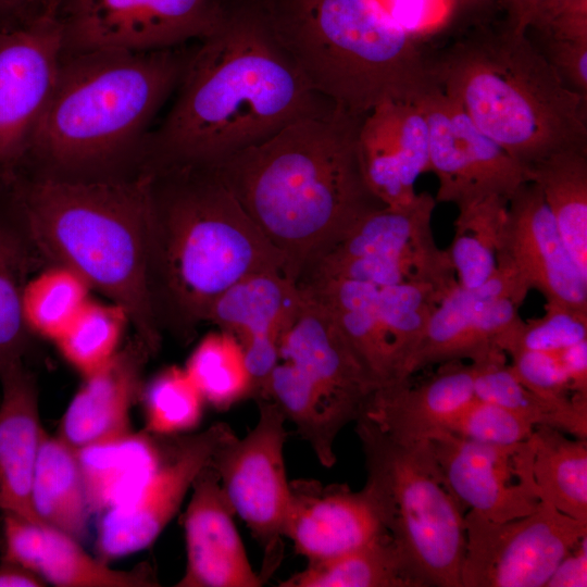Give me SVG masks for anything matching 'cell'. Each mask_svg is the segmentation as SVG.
<instances>
[{"label": "cell", "instance_id": "obj_1", "mask_svg": "<svg viewBox=\"0 0 587 587\" xmlns=\"http://www.w3.org/2000/svg\"><path fill=\"white\" fill-rule=\"evenodd\" d=\"M170 111L149 135L145 172L213 166L336 105L315 92L276 40L259 0H227L200 40Z\"/></svg>", "mask_w": 587, "mask_h": 587}, {"label": "cell", "instance_id": "obj_2", "mask_svg": "<svg viewBox=\"0 0 587 587\" xmlns=\"http://www.w3.org/2000/svg\"><path fill=\"white\" fill-rule=\"evenodd\" d=\"M364 116L335 107L301 117L212 166L297 284L361 221L386 207L363 171Z\"/></svg>", "mask_w": 587, "mask_h": 587}, {"label": "cell", "instance_id": "obj_3", "mask_svg": "<svg viewBox=\"0 0 587 587\" xmlns=\"http://www.w3.org/2000/svg\"><path fill=\"white\" fill-rule=\"evenodd\" d=\"M192 51L184 45L63 53L18 173L63 180L140 174L152 123L176 90Z\"/></svg>", "mask_w": 587, "mask_h": 587}, {"label": "cell", "instance_id": "obj_4", "mask_svg": "<svg viewBox=\"0 0 587 587\" xmlns=\"http://www.w3.org/2000/svg\"><path fill=\"white\" fill-rule=\"evenodd\" d=\"M149 174L148 277L154 315L182 341L242 279L284 274L280 254L212 166Z\"/></svg>", "mask_w": 587, "mask_h": 587}, {"label": "cell", "instance_id": "obj_5", "mask_svg": "<svg viewBox=\"0 0 587 587\" xmlns=\"http://www.w3.org/2000/svg\"><path fill=\"white\" fill-rule=\"evenodd\" d=\"M2 187L37 255L123 307L154 354L161 329L148 277L149 174L63 180L20 173Z\"/></svg>", "mask_w": 587, "mask_h": 587}, {"label": "cell", "instance_id": "obj_6", "mask_svg": "<svg viewBox=\"0 0 587 587\" xmlns=\"http://www.w3.org/2000/svg\"><path fill=\"white\" fill-rule=\"evenodd\" d=\"M429 65L441 92L528 171L554 153L587 148V97L566 85L527 34L508 27L475 35Z\"/></svg>", "mask_w": 587, "mask_h": 587}, {"label": "cell", "instance_id": "obj_7", "mask_svg": "<svg viewBox=\"0 0 587 587\" xmlns=\"http://www.w3.org/2000/svg\"><path fill=\"white\" fill-rule=\"evenodd\" d=\"M286 54L319 95L355 115L417 102L437 87L415 36L374 0H259Z\"/></svg>", "mask_w": 587, "mask_h": 587}, {"label": "cell", "instance_id": "obj_8", "mask_svg": "<svg viewBox=\"0 0 587 587\" xmlns=\"http://www.w3.org/2000/svg\"><path fill=\"white\" fill-rule=\"evenodd\" d=\"M354 421L387 532L427 586L461 587L465 514L429 440L396 437L363 412Z\"/></svg>", "mask_w": 587, "mask_h": 587}, {"label": "cell", "instance_id": "obj_9", "mask_svg": "<svg viewBox=\"0 0 587 587\" xmlns=\"http://www.w3.org/2000/svg\"><path fill=\"white\" fill-rule=\"evenodd\" d=\"M435 204V197L423 191L407 205L371 213L304 276L385 287L407 280L417 268L441 284L457 283L448 250L433 236Z\"/></svg>", "mask_w": 587, "mask_h": 587}, {"label": "cell", "instance_id": "obj_10", "mask_svg": "<svg viewBox=\"0 0 587 587\" xmlns=\"http://www.w3.org/2000/svg\"><path fill=\"white\" fill-rule=\"evenodd\" d=\"M257 402L254 427L242 438L229 437L212 463L235 514L263 549L259 575L266 583L283 560L290 485L284 460L286 419L271 400Z\"/></svg>", "mask_w": 587, "mask_h": 587}, {"label": "cell", "instance_id": "obj_11", "mask_svg": "<svg viewBox=\"0 0 587 587\" xmlns=\"http://www.w3.org/2000/svg\"><path fill=\"white\" fill-rule=\"evenodd\" d=\"M464 523L461 587H544L587 537V522L541 501L534 512L504 522L469 511Z\"/></svg>", "mask_w": 587, "mask_h": 587}, {"label": "cell", "instance_id": "obj_12", "mask_svg": "<svg viewBox=\"0 0 587 587\" xmlns=\"http://www.w3.org/2000/svg\"><path fill=\"white\" fill-rule=\"evenodd\" d=\"M227 0H60L63 53L153 51L199 41L220 25Z\"/></svg>", "mask_w": 587, "mask_h": 587}, {"label": "cell", "instance_id": "obj_13", "mask_svg": "<svg viewBox=\"0 0 587 587\" xmlns=\"http://www.w3.org/2000/svg\"><path fill=\"white\" fill-rule=\"evenodd\" d=\"M429 130V172L438 179L436 202L458 210L508 200L529 182L526 167L483 134L438 86L419 100Z\"/></svg>", "mask_w": 587, "mask_h": 587}, {"label": "cell", "instance_id": "obj_14", "mask_svg": "<svg viewBox=\"0 0 587 587\" xmlns=\"http://www.w3.org/2000/svg\"><path fill=\"white\" fill-rule=\"evenodd\" d=\"M63 54L57 16L0 30V185L22 168L54 89Z\"/></svg>", "mask_w": 587, "mask_h": 587}, {"label": "cell", "instance_id": "obj_15", "mask_svg": "<svg viewBox=\"0 0 587 587\" xmlns=\"http://www.w3.org/2000/svg\"><path fill=\"white\" fill-rule=\"evenodd\" d=\"M529 290L514 268L497 260L492 276L475 288L454 284L433 311L408 366L407 377L432 364L477 362L500 350L499 339L521 322Z\"/></svg>", "mask_w": 587, "mask_h": 587}, {"label": "cell", "instance_id": "obj_16", "mask_svg": "<svg viewBox=\"0 0 587 587\" xmlns=\"http://www.w3.org/2000/svg\"><path fill=\"white\" fill-rule=\"evenodd\" d=\"M234 434L228 424L217 422L164 441L160 463L146 484L104 512L97 537L100 554L115 559L150 546L177 513L197 475Z\"/></svg>", "mask_w": 587, "mask_h": 587}, {"label": "cell", "instance_id": "obj_17", "mask_svg": "<svg viewBox=\"0 0 587 587\" xmlns=\"http://www.w3.org/2000/svg\"><path fill=\"white\" fill-rule=\"evenodd\" d=\"M496 259L508 262L526 288L540 291L546 302L587 310V277L533 182L523 184L508 201Z\"/></svg>", "mask_w": 587, "mask_h": 587}, {"label": "cell", "instance_id": "obj_18", "mask_svg": "<svg viewBox=\"0 0 587 587\" xmlns=\"http://www.w3.org/2000/svg\"><path fill=\"white\" fill-rule=\"evenodd\" d=\"M289 485L284 535L308 563L340 557L389 534L365 486L352 491L345 484L323 485L314 479Z\"/></svg>", "mask_w": 587, "mask_h": 587}, {"label": "cell", "instance_id": "obj_19", "mask_svg": "<svg viewBox=\"0 0 587 587\" xmlns=\"http://www.w3.org/2000/svg\"><path fill=\"white\" fill-rule=\"evenodd\" d=\"M303 300L297 283L279 272L249 276L224 292L207 322L241 345L252 379L251 399L264 398L270 375L280 361V339Z\"/></svg>", "mask_w": 587, "mask_h": 587}, {"label": "cell", "instance_id": "obj_20", "mask_svg": "<svg viewBox=\"0 0 587 587\" xmlns=\"http://www.w3.org/2000/svg\"><path fill=\"white\" fill-rule=\"evenodd\" d=\"M452 495L464 508L490 521L504 522L534 512L539 500L530 482L519 479L516 446L474 441L441 429L428 438Z\"/></svg>", "mask_w": 587, "mask_h": 587}, {"label": "cell", "instance_id": "obj_21", "mask_svg": "<svg viewBox=\"0 0 587 587\" xmlns=\"http://www.w3.org/2000/svg\"><path fill=\"white\" fill-rule=\"evenodd\" d=\"M183 517L186 567L176 587H260L211 462L197 475Z\"/></svg>", "mask_w": 587, "mask_h": 587}, {"label": "cell", "instance_id": "obj_22", "mask_svg": "<svg viewBox=\"0 0 587 587\" xmlns=\"http://www.w3.org/2000/svg\"><path fill=\"white\" fill-rule=\"evenodd\" d=\"M302 294V303L280 339V360L294 364L332 407L354 421L378 386L329 312Z\"/></svg>", "mask_w": 587, "mask_h": 587}, {"label": "cell", "instance_id": "obj_23", "mask_svg": "<svg viewBox=\"0 0 587 587\" xmlns=\"http://www.w3.org/2000/svg\"><path fill=\"white\" fill-rule=\"evenodd\" d=\"M359 147L365 178L387 207L411 203L417 177L429 172V130L417 102L386 101L361 124Z\"/></svg>", "mask_w": 587, "mask_h": 587}, {"label": "cell", "instance_id": "obj_24", "mask_svg": "<svg viewBox=\"0 0 587 587\" xmlns=\"http://www.w3.org/2000/svg\"><path fill=\"white\" fill-rule=\"evenodd\" d=\"M60 587H154L149 564L123 571L89 555L80 542L51 526L2 513V554Z\"/></svg>", "mask_w": 587, "mask_h": 587}, {"label": "cell", "instance_id": "obj_25", "mask_svg": "<svg viewBox=\"0 0 587 587\" xmlns=\"http://www.w3.org/2000/svg\"><path fill=\"white\" fill-rule=\"evenodd\" d=\"M151 355L135 336L103 367L85 377L62 417L58 437L77 450L129 434V411L142 391V372Z\"/></svg>", "mask_w": 587, "mask_h": 587}, {"label": "cell", "instance_id": "obj_26", "mask_svg": "<svg viewBox=\"0 0 587 587\" xmlns=\"http://www.w3.org/2000/svg\"><path fill=\"white\" fill-rule=\"evenodd\" d=\"M0 511L42 524L32 503V484L45 430L34 375L15 364L0 373Z\"/></svg>", "mask_w": 587, "mask_h": 587}, {"label": "cell", "instance_id": "obj_27", "mask_svg": "<svg viewBox=\"0 0 587 587\" xmlns=\"http://www.w3.org/2000/svg\"><path fill=\"white\" fill-rule=\"evenodd\" d=\"M458 362L444 363L419 386L405 380L376 389L362 412L396 437L428 439L475 399L474 366Z\"/></svg>", "mask_w": 587, "mask_h": 587}, {"label": "cell", "instance_id": "obj_28", "mask_svg": "<svg viewBox=\"0 0 587 587\" xmlns=\"http://www.w3.org/2000/svg\"><path fill=\"white\" fill-rule=\"evenodd\" d=\"M299 287L333 316L378 388L402 383L391 336L376 304L379 287L346 278H308Z\"/></svg>", "mask_w": 587, "mask_h": 587}, {"label": "cell", "instance_id": "obj_29", "mask_svg": "<svg viewBox=\"0 0 587 587\" xmlns=\"http://www.w3.org/2000/svg\"><path fill=\"white\" fill-rule=\"evenodd\" d=\"M517 477L527 478L538 500L587 522V441L557 428L536 426L515 453Z\"/></svg>", "mask_w": 587, "mask_h": 587}, {"label": "cell", "instance_id": "obj_30", "mask_svg": "<svg viewBox=\"0 0 587 587\" xmlns=\"http://www.w3.org/2000/svg\"><path fill=\"white\" fill-rule=\"evenodd\" d=\"M163 442L145 432L76 450L90 513L105 512L133 497L160 463Z\"/></svg>", "mask_w": 587, "mask_h": 587}, {"label": "cell", "instance_id": "obj_31", "mask_svg": "<svg viewBox=\"0 0 587 587\" xmlns=\"http://www.w3.org/2000/svg\"><path fill=\"white\" fill-rule=\"evenodd\" d=\"M39 521L82 541L90 513L76 450L60 437H42L32 484Z\"/></svg>", "mask_w": 587, "mask_h": 587}, {"label": "cell", "instance_id": "obj_32", "mask_svg": "<svg viewBox=\"0 0 587 587\" xmlns=\"http://www.w3.org/2000/svg\"><path fill=\"white\" fill-rule=\"evenodd\" d=\"M280 587H425L389 534L340 557L309 562Z\"/></svg>", "mask_w": 587, "mask_h": 587}, {"label": "cell", "instance_id": "obj_33", "mask_svg": "<svg viewBox=\"0 0 587 587\" xmlns=\"http://www.w3.org/2000/svg\"><path fill=\"white\" fill-rule=\"evenodd\" d=\"M507 354L497 350L471 362L474 366V395L482 401L503 407L536 426H549L576 438L587 437V396L575 395L565 402L547 400L527 389L514 375Z\"/></svg>", "mask_w": 587, "mask_h": 587}, {"label": "cell", "instance_id": "obj_34", "mask_svg": "<svg viewBox=\"0 0 587 587\" xmlns=\"http://www.w3.org/2000/svg\"><path fill=\"white\" fill-rule=\"evenodd\" d=\"M559 233L587 277V148L554 153L529 168Z\"/></svg>", "mask_w": 587, "mask_h": 587}, {"label": "cell", "instance_id": "obj_35", "mask_svg": "<svg viewBox=\"0 0 587 587\" xmlns=\"http://www.w3.org/2000/svg\"><path fill=\"white\" fill-rule=\"evenodd\" d=\"M40 259L7 202L0 210V373L23 363L29 339L23 295Z\"/></svg>", "mask_w": 587, "mask_h": 587}, {"label": "cell", "instance_id": "obj_36", "mask_svg": "<svg viewBox=\"0 0 587 587\" xmlns=\"http://www.w3.org/2000/svg\"><path fill=\"white\" fill-rule=\"evenodd\" d=\"M262 400H271L278 407L323 466L332 467L336 463L335 439L350 420L332 407L294 364L282 360L277 363Z\"/></svg>", "mask_w": 587, "mask_h": 587}, {"label": "cell", "instance_id": "obj_37", "mask_svg": "<svg viewBox=\"0 0 587 587\" xmlns=\"http://www.w3.org/2000/svg\"><path fill=\"white\" fill-rule=\"evenodd\" d=\"M184 369L204 402L217 410L252 397V379L241 345L225 330L205 335Z\"/></svg>", "mask_w": 587, "mask_h": 587}, {"label": "cell", "instance_id": "obj_38", "mask_svg": "<svg viewBox=\"0 0 587 587\" xmlns=\"http://www.w3.org/2000/svg\"><path fill=\"white\" fill-rule=\"evenodd\" d=\"M507 205L508 200L494 199L459 211L448 252L460 286L478 287L495 273L496 250Z\"/></svg>", "mask_w": 587, "mask_h": 587}, {"label": "cell", "instance_id": "obj_39", "mask_svg": "<svg viewBox=\"0 0 587 587\" xmlns=\"http://www.w3.org/2000/svg\"><path fill=\"white\" fill-rule=\"evenodd\" d=\"M89 285L74 271L51 264L30 277L23 295L27 329L55 341L89 301Z\"/></svg>", "mask_w": 587, "mask_h": 587}, {"label": "cell", "instance_id": "obj_40", "mask_svg": "<svg viewBox=\"0 0 587 587\" xmlns=\"http://www.w3.org/2000/svg\"><path fill=\"white\" fill-rule=\"evenodd\" d=\"M128 323L129 317L123 307L89 299L54 342L66 361L87 377L103 367L117 352Z\"/></svg>", "mask_w": 587, "mask_h": 587}, {"label": "cell", "instance_id": "obj_41", "mask_svg": "<svg viewBox=\"0 0 587 587\" xmlns=\"http://www.w3.org/2000/svg\"><path fill=\"white\" fill-rule=\"evenodd\" d=\"M448 290L425 282L379 287L376 309L391 336L401 382L409 380V360L433 311Z\"/></svg>", "mask_w": 587, "mask_h": 587}, {"label": "cell", "instance_id": "obj_42", "mask_svg": "<svg viewBox=\"0 0 587 587\" xmlns=\"http://www.w3.org/2000/svg\"><path fill=\"white\" fill-rule=\"evenodd\" d=\"M146 430L153 436L178 435L201 420L204 399L184 367L160 371L142 388Z\"/></svg>", "mask_w": 587, "mask_h": 587}, {"label": "cell", "instance_id": "obj_43", "mask_svg": "<svg viewBox=\"0 0 587 587\" xmlns=\"http://www.w3.org/2000/svg\"><path fill=\"white\" fill-rule=\"evenodd\" d=\"M545 314L521 320L498 341L505 354L517 351L552 352L587 339V310L546 302Z\"/></svg>", "mask_w": 587, "mask_h": 587}, {"label": "cell", "instance_id": "obj_44", "mask_svg": "<svg viewBox=\"0 0 587 587\" xmlns=\"http://www.w3.org/2000/svg\"><path fill=\"white\" fill-rule=\"evenodd\" d=\"M534 428L521 415L475 398L449 423L446 430L474 441L509 447L526 441Z\"/></svg>", "mask_w": 587, "mask_h": 587}, {"label": "cell", "instance_id": "obj_45", "mask_svg": "<svg viewBox=\"0 0 587 587\" xmlns=\"http://www.w3.org/2000/svg\"><path fill=\"white\" fill-rule=\"evenodd\" d=\"M509 355L512 359L509 365L516 378L539 397L565 402L578 395L572 389L558 351H517Z\"/></svg>", "mask_w": 587, "mask_h": 587}, {"label": "cell", "instance_id": "obj_46", "mask_svg": "<svg viewBox=\"0 0 587 587\" xmlns=\"http://www.w3.org/2000/svg\"><path fill=\"white\" fill-rule=\"evenodd\" d=\"M405 32L417 37L442 27L451 17L455 0H374Z\"/></svg>", "mask_w": 587, "mask_h": 587}, {"label": "cell", "instance_id": "obj_47", "mask_svg": "<svg viewBox=\"0 0 587 587\" xmlns=\"http://www.w3.org/2000/svg\"><path fill=\"white\" fill-rule=\"evenodd\" d=\"M548 60L566 84L587 97V43L549 40Z\"/></svg>", "mask_w": 587, "mask_h": 587}, {"label": "cell", "instance_id": "obj_48", "mask_svg": "<svg viewBox=\"0 0 587 587\" xmlns=\"http://www.w3.org/2000/svg\"><path fill=\"white\" fill-rule=\"evenodd\" d=\"M540 32L549 40L587 43V0H566Z\"/></svg>", "mask_w": 587, "mask_h": 587}, {"label": "cell", "instance_id": "obj_49", "mask_svg": "<svg viewBox=\"0 0 587 587\" xmlns=\"http://www.w3.org/2000/svg\"><path fill=\"white\" fill-rule=\"evenodd\" d=\"M566 0H502L509 17V28L527 34L541 30Z\"/></svg>", "mask_w": 587, "mask_h": 587}, {"label": "cell", "instance_id": "obj_50", "mask_svg": "<svg viewBox=\"0 0 587 587\" xmlns=\"http://www.w3.org/2000/svg\"><path fill=\"white\" fill-rule=\"evenodd\" d=\"M548 587H585L587 586V537L559 563Z\"/></svg>", "mask_w": 587, "mask_h": 587}, {"label": "cell", "instance_id": "obj_51", "mask_svg": "<svg viewBox=\"0 0 587 587\" xmlns=\"http://www.w3.org/2000/svg\"><path fill=\"white\" fill-rule=\"evenodd\" d=\"M575 394L587 396V339L558 351Z\"/></svg>", "mask_w": 587, "mask_h": 587}, {"label": "cell", "instance_id": "obj_52", "mask_svg": "<svg viewBox=\"0 0 587 587\" xmlns=\"http://www.w3.org/2000/svg\"><path fill=\"white\" fill-rule=\"evenodd\" d=\"M42 15L41 0H0V30L25 26Z\"/></svg>", "mask_w": 587, "mask_h": 587}, {"label": "cell", "instance_id": "obj_53", "mask_svg": "<svg viewBox=\"0 0 587 587\" xmlns=\"http://www.w3.org/2000/svg\"><path fill=\"white\" fill-rule=\"evenodd\" d=\"M46 582L23 564L0 557V587H42Z\"/></svg>", "mask_w": 587, "mask_h": 587}, {"label": "cell", "instance_id": "obj_54", "mask_svg": "<svg viewBox=\"0 0 587 587\" xmlns=\"http://www.w3.org/2000/svg\"><path fill=\"white\" fill-rule=\"evenodd\" d=\"M494 0H455V4L465 9H478L488 5Z\"/></svg>", "mask_w": 587, "mask_h": 587}, {"label": "cell", "instance_id": "obj_55", "mask_svg": "<svg viewBox=\"0 0 587 587\" xmlns=\"http://www.w3.org/2000/svg\"><path fill=\"white\" fill-rule=\"evenodd\" d=\"M2 554V512L0 511V557Z\"/></svg>", "mask_w": 587, "mask_h": 587}]
</instances>
